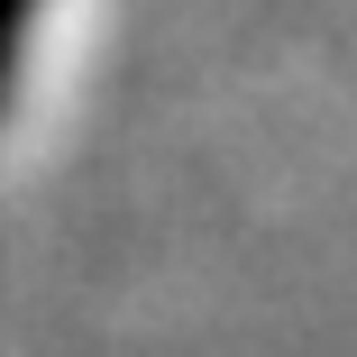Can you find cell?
Here are the masks:
<instances>
[{"label": "cell", "instance_id": "6da1fadb", "mask_svg": "<svg viewBox=\"0 0 357 357\" xmlns=\"http://www.w3.org/2000/svg\"><path fill=\"white\" fill-rule=\"evenodd\" d=\"M28 19H37V0H0V101H10V83H19V46H28Z\"/></svg>", "mask_w": 357, "mask_h": 357}]
</instances>
